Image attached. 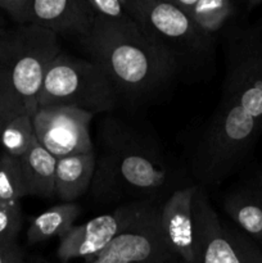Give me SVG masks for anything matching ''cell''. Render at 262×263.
<instances>
[{
    "label": "cell",
    "mask_w": 262,
    "mask_h": 263,
    "mask_svg": "<svg viewBox=\"0 0 262 263\" xmlns=\"http://www.w3.org/2000/svg\"><path fill=\"white\" fill-rule=\"evenodd\" d=\"M221 45L220 100L188 154V171L204 189L233 175L262 133V20L247 23Z\"/></svg>",
    "instance_id": "cell-1"
},
{
    "label": "cell",
    "mask_w": 262,
    "mask_h": 263,
    "mask_svg": "<svg viewBox=\"0 0 262 263\" xmlns=\"http://www.w3.org/2000/svg\"><path fill=\"white\" fill-rule=\"evenodd\" d=\"M97 140L90 195L99 204L148 202L161 207L176 190L195 184L186 164L177 163L151 131L131 121L108 113L98 126Z\"/></svg>",
    "instance_id": "cell-2"
},
{
    "label": "cell",
    "mask_w": 262,
    "mask_h": 263,
    "mask_svg": "<svg viewBox=\"0 0 262 263\" xmlns=\"http://www.w3.org/2000/svg\"><path fill=\"white\" fill-rule=\"evenodd\" d=\"M80 44L89 61L109 80L118 104L143 107L161 99L179 80L169 54L133 18L94 20Z\"/></svg>",
    "instance_id": "cell-3"
},
{
    "label": "cell",
    "mask_w": 262,
    "mask_h": 263,
    "mask_svg": "<svg viewBox=\"0 0 262 263\" xmlns=\"http://www.w3.org/2000/svg\"><path fill=\"white\" fill-rule=\"evenodd\" d=\"M127 14L174 62L179 80L208 79L215 73L217 45L175 7L162 0H122Z\"/></svg>",
    "instance_id": "cell-4"
},
{
    "label": "cell",
    "mask_w": 262,
    "mask_h": 263,
    "mask_svg": "<svg viewBox=\"0 0 262 263\" xmlns=\"http://www.w3.org/2000/svg\"><path fill=\"white\" fill-rule=\"evenodd\" d=\"M62 51L59 37L39 26H12L0 31V85L17 95L32 117L51 62Z\"/></svg>",
    "instance_id": "cell-5"
},
{
    "label": "cell",
    "mask_w": 262,
    "mask_h": 263,
    "mask_svg": "<svg viewBox=\"0 0 262 263\" xmlns=\"http://www.w3.org/2000/svg\"><path fill=\"white\" fill-rule=\"evenodd\" d=\"M118 105L109 80L97 64L63 51L51 62L38 95V108H77L94 116L112 113Z\"/></svg>",
    "instance_id": "cell-6"
},
{
    "label": "cell",
    "mask_w": 262,
    "mask_h": 263,
    "mask_svg": "<svg viewBox=\"0 0 262 263\" xmlns=\"http://www.w3.org/2000/svg\"><path fill=\"white\" fill-rule=\"evenodd\" d=\"M158 205L148 202L117 205L112 212L73 226L59 241L57 258L61 263L86 259L98 256L122 234L136 228L159 211Z\"/></svg>",
    "instance_id": "cell-7"
},
{
    "label": "cell",
    "mask_w": 262,
    "mask_h": 263,
    "mask_svg": "<svg viewBox=\"0 0 262 263\" xmlns=\"http://www.w3.org/2000/svg\"><path fill=\"white\" fill-rule=\"evenodd\" d=\"M0 12L15 26H39L74 41L86 35L94 21L85 0H0Z\"/></svg>",
    "instance_id": "cell-8"
},
{
    "label": "cell",
    "mask_w": 262,
    "mask_h": 263,
    "mask_svg": "<svg viewBox=\"0 0 262 263\" xmlns=\"http://www.w3.org/2000/svg\"><path fill=\"white\" fill-rule=\"evenodd\" d=\"M94 115L77 108L43 107L32 116L39 144L55 159L94 151L89 126Z\"/></svg>",
    "instance_id": "cell-9"
},
{
    "label": "cell",
    "mask_w": 262,
    "mask_h": 263,
    "mask_svg": "<svg viewBox=\"0 0 262 263\" xmlns=\"http://www.w3.org/2000/svg\"><path fill=\"white\" fill-rule=\"evenodd\" d=\"M82 263H176L161 228V208L122 234L98 256Z\"/></svg>",
    "instance_id": "cell-10"
},
{
    "label": "cell",
    "mask_w": 262,
    "mask_h": 263,
    "mask_svg": "<svg viewBox=\"0 0 262 263\" xmlns=\"http://www.w3.org/2000/svg\"><path fill=\"white\" fill-rule=\"evenodd\" d=\"M198 30L216 45L248 23L249 13L262 0H171Z\"/></svg>",
    "instance_id": "cell-11"
},
{
    "label": "cell",
    "mask_w": 262,
    "mask_h": 263,
    "mask_svg": "<svg viewBox=\"0 0 262 263\" xmlns=\"http://www.w3.org/2000/svg\"><path fill=\"white\" fill-rule=\"evenodd\" d=\"M195 258L192 263H241L213 210L207 190L197 185L193 198Z\"/></svg>",
    "instance_id": "cell-12"
},
{
    "label": "cell",
    "mask_w": 262,
    "mask_h": 263,
    "mask_svg": "<svg viewBox=\"0 0 262 263\" xmlns=\"http://www.w3.org/2000/svg\"><path fill=\"white\" fill-rule=\"evenodd\" d=\"M197 185L176 190L161 205V228L176 263H192L195 258L193 198Z\"/></svg>",
    "instance_id": "cell-13"
},
{
    "label": "cell",
    "mask_w": 262,
    "mask_h": 263,
    "mask_svg": "<svg viewBox=\"0 0 262 263\" xmlns=\"http://www.w3.org/2000/svg\"><path fill=\"white\" fill-rule=\"evenodd\" d=\"M95 164V149L89 153L57 159L54 195L63 203H74L86 194L94 179Z\"/></svg>",
    "instance_id": "cell-14"
},
{
    "label": "cell",
    "mask_w": 262,
    "mask_h": 263,
    "mask_svg": "<svg viewBox=\"0 0 262 263\" xmlns=\"http://www.w3.org/2000/svg\"><path fill=\"white\" fill-rule=\"evenodd\" d=\"M222 205L244 235L262 241V189L257 182L231 190Z\"/></svg>",
    "instance_id": "cell-15"
},
{
    "label": "cell",
    "mask_w": 262,
    "mask_h": 263,
    "mask_svg": "<svg viewBox=\"0 0 262 263\" xmlns=\"http://www.w3.org/2000/svg\"><path fill=\"white\" fill-rule=\"evenodd\" d=\"M20 162L26 197H54L57 159L39 144L36 136Z\"/></svg>",
    "instance_id": "cell-16"
},
{
    "label": "cell",
    "mask_w": 262,
    "mask_h": 263,
    "mask_svg": "<svg viewBox=\"0 0 262 263\" xmlns=\"http://www.w3.org/2000/svg\"><path fill=\"white\" fill-rule=\"evenodd\" d=\"M80 213L81 207L77 203H62L49 208L31 220L26 233L27 244L35 246L53 238L62 239L73 229Z\"/></svg>",
    "instance_id": "cell-17"
},
{
    "label": "cell",
    "mask_w": 262,
    "mask_h": 263,
    "mask_svg": "<svg viewBox=\"0 0 262 263\" xmlns=\"http://www.w3.org/2000/svg\"><path fill=\"white\" fill-rule=\"evenodd\" d=\"M33 134L32 118L27 113L10 121L0 134V145L4 153L20 159L30 148Z\"/></svg>",
    "instance_id": "cell-18"
},
{
    "label": "cell",
    "mask_w": 262,
    "mask_h": 263,
    "mask_svg": "<svg viewBox=\"0 0 262 263\" xmlns=\"http://www.w3.org/2000/svg\"><path fill=\"white\" fill-rule=\"evenodd\" d=\"M25 197L20 159L2 152L0 153V204L18 203Z\"/></svg>",
    "instance_id": "cell-19"
},
{
    "label": "cell",
    "mask_w": 262,
    "mask_h": 263,
    "mask_svg": "<svg viewBox=\"0 0 262 263\" xmlns=\"http://www.w3.org/2000/svg\"><path fill=\"white\" fill-rule=\"evenodd\" d=\"M22 222L21 202L0 204V244L18 243Z\"/></svg>",
    "instance_id": "cell-20"
},
{
    "label": "cell",
    "mask_w": 262,
    "mask_h": 263,
    "mask_svg": "<svg viewBox=\"0 0 262 263\" xmlns=\"http://www.w3.org/2000/svg\"><path fill=\"white\" fill-rule=\"evenodd\" d=\"M222 226L229 241L241 263H262V249L254 243V240L244 235L238 229L229 228L223 223Z\"/></svg>",
    "instance_id": "cell-21"
},
{
    "label": "cell",
    "mask_w": 262,
    "mask_h": 263,
    "mask_svg": "<svg viewBox=\"0 0 262 263\" xmlns=\"http://www.w3.org/2000/svg\"><path fill=\"white\" fill-rule=\"evenodd\" d=\"M85 4L92 20L127 21L131 18L122 0H85Z\"/></svg>",
    "instance_id": "cell-22"
},
{
    "label": "cell",
    "mask_w": 262,
    "mask_h": 263,
    "mask_svg": "<svg viewBox=\"0 0 262 263\" xmlns=\"http://www.w3.org/2000/svg\"><path fill=\"white\" fill-rule=\"evenodd\" d=\"M23 113H27V110H26L22 100L0 85V134L10 121Z\"/></svg>",
    "instance_id": "cell-23"
},
{
    "label": "cell",
    "mask_w": 262,
    "mask_h": 263,
    "mask_svg": "<svg viewBox=\"0 0 262 263\" xmlns=\"http://www.w3.org/2000/svg\"><path fill=\"white\" fill-rule=\"evenodd\" d=\"M25 251L18 243L0 244V263H26Z\"/></svg>",
    "instance_id": "cell-24"
},
{
    "label": "cell",
    "mask_w": 262,
    "mask_h": 263,
    "mask_svg": "<svg viewBox=\"0 0 262 263\" xmlns=\"http://www.w3.org/2000/svg\"><path fill=\"white\" fill-rule=\"evenodd\" d=\"M26 263H54L51 262L50 259L45 258L44 256H40V254H31V256L27 257V261Z\"/></svg>",
    "instance_id": "cell-25"
},
{
    "label": "cell",
    "mask_w": 262,
    "mask_h": 263,
    "mask_svg": "<svg viewBox=\"0 0 262 263\" xmlns=\"http://www.w3.org/2000/svg\"><path fill=\"white\" fill-rule=\"evenodd\" d=\"M5 27H7V22H5L4 17H3L2 12H0V31H2L3 28H5Z\"/></svg>",
    "instance_id": "cell-26"
},
{
    "label": "cell",
    "mask_w": 262,
    "mask_h": 263,
    "mask_svg": "<svg viewBox=\"0 0 262 263\" xmlns=\"http://www.w3.org/2000/svg\"><path fill=\"white\" fill-rule=\"evenodd\" d=\"M257 184H258V186H259V187H261V189H262V176H261V177H259V179H258V180H257Z\"/></svg>",
    "instance_id": "cell-27"
}]
</instances>
